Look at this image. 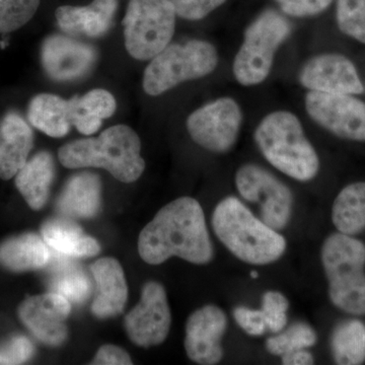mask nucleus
<instances>
[{
    "label": "nucleus",
    "mask_w": 365,
    "mask_h": 365,
    "mask_svg": "<svg viewBox=\"0 0 365 365\" xmlns=\"http://www.w3.org/2000/svg\"><path fill=\"white\" fill-rule=\"evenodd\" d=\"M138 253L150 265L172 257L199 265L212 260V242L200 203L181 197L163 206L139 235Z\"/></svg>",
    "instance_id": "obj_1"
},
{
    "label": "nucleus",
    "mask_w": 365,
    "mask_h": 365,
    "mask_svg": "<svg viewBox=\"0 0 365 365\" xmlns=\"http://www.w3.org/2000/svg\"><path fill=\"white\" fill-rule=\"evenodd\" d=\"M212 227L225 248L248 264L267 265L279 260L287 250L284 237L235 197H227L217 204Z\"/></svg>",
    "instance_id": "obj_2"
},
{
    "label": "nucleus",
    "mask_w": 365,
    "mask_h": 365,
    "mask_svg": "<svg viewBox=\"0 0 365 365\" xmlns=\"http://www.w3.org/2000/svg\"><path fill=\"white\" fill-rule=\"evenodd\" d=\"M254 139L265 160L292 179L309 182L318 175V153L294 113H269L257 125Z\"/></svg>",
    "instance_id": "obj_3"
},
{
    "label": "nucleus",
    "mask_w": 365,
    "mask_h": 365,
    "mask_svg": "<svg viewBox=\"0 0 365 365\" xmlns=\"http://www.w3.org/2000/svg\"><path fill=\"white\" fill-rule=\"evenodd\" d=\"M141 143L136 132L126 125H116L97 138L79 139L62 146L58 158L68 169L102 168L118 181L132 182L145 169Z\"/></svg>",
    "instance_id": "obj_4"
},
{
    "label": "nucleus",
    "mask_w": 365,
    "mask_h": 365,
    "mask_svg": "<svg viewBox=\"0 0 365 365\" xmlns=\"http://www.w3.org/2000/svg\"><path fill=\"white\" fill-rule=\"evenodd\" d=\"M322 263L334 306L352 314H365V246L352 235L327 237Z\"/></svg>",
    "instance_id": "obj_5"
},
{
    "label": "nucleus",
    "mask_w": 365,
    "mask_h": 365,
    "mask_svg": "<svg viewBox=\"0 0 365 365\" xmlns=\"http://www.w3.org/2000/svg\"><path fill=\"white\" fill-rule=\"evenodd\" d=\"M287 16L275 9L262 11L244 33L232 62L234 78L242 86L263 83L270 76L278 49L292 34Z\"/></svg>",
    "instance_id": "obj_6"
},
{
    "label": "nucleus",
    "mask_w": 365,
    "mask_h": 365,
    "mask_svg": "<svg viewBox=\"0 0 365 365\" xmlns=\"http://www.w3.org/2000/svg\"><path fill=\"white\" fill-rule=\"evenodd\" d=\"M220 62L212 43L191 40L184 44H169L151 59L143 76V90L148 95H162L185 81L205 78Z\"/></svg>",
    "instance_id": "obj_7"
},
{
    "label": "nucleus",
    "mask_w": 365,
    "mask_h": 365,
    "mask_svg": "<svg viewBox=\"0 0 365 365\" xmlns=\"http://www.w3.org/2000/svg\"><path fill=\"white\" fill-rule=\"evenodd\" d=\"M177 16L170 0H130L123 20L127 51L138 60L157 56L172 41Z\"/></svg>",
    "instance_id": "obj_8"
},
{
    "label": "nucleus",
    "mask_w": 365,
    "mask_h": 365,
    "mask_svg": "<svg viewBox=\"0 0 365 365\" xmlns=\"http://www.w3.org/2000/svg\"><path fill=\"white\" fill-rule=\"evenodd\" d=\"M235 180L240 195L260 205L261 220L266 225L277 232L287 227L294 205V195L287 185L256 163L242 165Z\"/></svg>",
    "instance_id": "obj_9"
},
{
    "label": "nucleus",
    "mask_w": 365,
    "mask_h": 365,
    "mask_svg": "<svg viewBox=\"0 0 365 365\" xmlns=\"http://www.w3.org/2000/svg\"><path fill=\"white\" fill-rule=\"evenodd\" d=\"M244 114L234 98L222 97L195 110L187 119L194 143L216 153H225L237 143Z\"/></svg>",
    "instance_id": "obj_10"
},
{
    "label": "nucleus",
    "mask_w": 365,
    "mask_h": 365,
    "mask_svg": "<svg viewBox=\"0 0 365 365\" xmlns=\"http://www.w3.org/2000/svg\"><path fill=\"white\" fill-rule=\"evenodd\" d=\"M304 108L314 122L334 135L365 141V103L354 96L309 91Z\"/></svg>",
    "instance_id": "obj_11"
},
{
    "label": "nucleus",
    "mask_w": 365,
    "mask_h": 365,
    "mask_svg": "<svg viewBox=\"0 0 365 365\" xmlns=\"http://www.w3.org/2000/svg\"><path fill=\"white\" fill-rule=\"evenodd\" d=\"M170 323L167 292L162 284L150 281L143 287L139 304L125 318L127 335L139 347L160 345L169 335Z\"/></svg>",
    "instance_id": "obj_12"
},
{
    "label": "nucleus",
    "mask_w": 365,
    "mask_h": 365,
    "mask_svg": "<svg viewBox=\"0 0 365 365\" xmlns=\"http://www.w3.org/2000/svg\"><path fill=\"white\" fill-rule=\"evenodd\" d=\"M299 81L307 91L319 93L356 96L364 91L356 66L338 53H322L307 60Z\"/></svg>",
    "instance_id": "obj_13"
},
{
    "label": "nucleus",
    "mask_w": 365,
    "mask_h": 365,
    "mask_svg": "<svg viewBox=\"0 0 365 365\" xmlns=\"http://www.w3.org/2000/svg\"><path fill=\"white\" fill-rule=\"evenodd\" d=\"M71 312L68 299L50 292L24 300L19 307V317L37 339L55 347L63 344L67 339L66 319Z\"/></svg>",
    "instance_id": "obj_14"
},
{
    "label": "nucleus",
    "mask_w": 365,
    "mask_h": 365,
    "mask_svg": "<svg viewBox=\"0 0 365 365\" xmlns=\"http://www.w3.org/2000/svg\"><path fill=\"white\" fill-rule=\"evenodd\" d=\"M227 328V316L220 307L209 304L194 312L186 324L185 350L189 359L202 365L220 362L222 340Z\"/></svg>",
    "instance_id": "obj_15"
},
{
    "label": "nucleus",
    "mask_w": 365,
    "mask_h": 365,
    "mask_svg": "<svg viewBox=\"0 0 365 365\" xmlns=\"http://www.w3.org/2000/svg\"><path fill=\"white\" fill-rule=\"evenodd\" d=\"M41 60L46 73L57 81H76L95 66L97 53L91 45L62 35H53L44 41Z\"/></svg>",
    "instance_id": "obj_16"
},
{
    "label": "nucleus",
    "mask_w": 365,
    "mask_h": 365,
    "mask_svg": "<svg viewBox=\"0 0 365 365\" xmlns=\"http://www.w3.org/2000/svg\"><path fill=\"white\" fill-rule=\"evenodd\" d=\"M97 287L91 312L98 319H108L123 312L128 287L121 264L113 258H102L91 266Z\"/></svg>",
    "instance_id": "obj_17"
},
{
    "label": "nucleus",
    "mask_w": 365,
    "mask_h": 365,
    "mask_svg": "<svg viewBox=\"0 0 365 365\" xmlns=\"http://www.w3.org/2000/svg\"><path fill=\"white\" fill-rule=\"evenodd\" d=\"M118 9V0H93L86 6H60L57 24L68 35L98 38L111 28Z\"/></svg>",
    "instance_id": "obj_18"
},
{
    "label": "nucleus",
    "mask_w": 365,
    "mask_h": 365,
    "mask_svg": "<svg viewBox=\"0 0 365 365\" xmlns=\"http://www.w3.org/2000/svg\"><path fill=\"white\" fill-rule=\"evenodd\" d=\"M1 136L0 178L9 180L28 162L33 148V132L20 115L9 113L2 121Z\"/></svg>",
    "instance_id": "obj_19"
},
{
    "label": "nucleus",
    "mask_w": 365,
    "mask_h": 365,
    "mask_svg": "<svg viewBox=\"0 0 365 365\" xmlns=\"http://www.w3.org/2000/svg\"><path fill=\"white\" fill-rule=\"evenodd\" d=\"M102 184L97 175L81 173L68 180L57 200L56 207L64 217L88 220L101 207Z\"/></svg>",
    "instance_id": "obj_20"
},
{
    "label": "nucleus",
    "mask_w": 365,
    "mask_h": 365,
    "mask_svg": "<svg viewBox=\"0 0 365 365\" xmlns=\"http://www.w3.org/2000/svg\"><path fill=\"white\" fill-rule=\"evenodd\" d=\"M41 234L49 248L72 258L96 256L101 246L93 237L86 235L71 218H53L41 228Z\"/></svg>",
    "instance_id": "obj_21"
},
{
    "label": "nucleus",
    "mask_w": 365,
    "mask_h": 365,
    "mask_svg": "<svg viewBox=\"0 0 365 365\" xmlns=\"http://www.w3.org/2000/svg\"><path fill=\"white\" fill-rule=\"evenodd\" d=\"M51 257L49 246L36 234L21 235L0 245V264L14 272L44 268Z\"/></svg>",
    "instance_id": "obj_22"
},
{
    "label": "nucleus",
    "mask_w": 365,
    "mask_h": 365,
    "mask_svg": "<svg viewBox=\"0 0 365 365\" xmlns=\"http://www.w3.org/2000/svg\"><path fill=\"white\" fill-rule=\"evenodd\" d=\"M54 174V160L47 151L37 153L16 174V188L34 210H40L47 202Z\"/></svg>",
    "instance_id": "obj_23"
},
{
    "label": "nucleus",
    "mask_w": 365,
    "mask_h": 365,
    "mask_svg": "<svg viewBox=\"0 0 365 365\" xmlns=\"http://www.w3.org/2000/svg\"><path fill=\"white\" fill-rule=\"evenodd\" d=\"M71 125L81 133L91 135L102 126L103 120L116 111V101L105 90H93L69 100Z\"/></svg>",
    "instance_id": "obj_24"
},
{
    "label": "nucleus",
    "mask_w": 365,
    "mask_h": 365,
    "mask_svg": "<svg viewBox=\"0 0 365 365\" xmlns=\"http://www.w3.org/2000/svg\"><path fill=\"white\" fill-rule=\"evenodd\" d=\"M72 257L57 252L52 254L50 292L62 295L71 304H83L91 294V282L83 268L71 260Z\"/></svg>",
    "instance_id": "obj_25"
},
{
    "label": "nucleus",
    "mask_w": 365,
    "mask_h": 365,
    "mask_svg": "<svg viewBox=\"0 0 365 365\" xmlns=\"http://www.w3.org/2000/svg\"><path fill=\"white\" fill-rule=\"evenodd\" d=\"M28 118L34 127L47 135L66 136L71 126L69 100L51 93L36 96L29 105Z\"/></svg>",
    "instance_id": "obj_26"
},
{
    "label": "nucleus",
    "mask_w": 365,
    "mask_h": 365,
    "mask_svg": "<svg viewBox=\"0 0 365 365\" xmlns=\"http://www.w3.org/2000/svg\"><path fill=\"white\" fill-rule=\"evenodd\" d=\"M334 225L341 234L355 235L365 230V182L346 186L332 208Z\"/></svg>",
    "instance_id": "obj_27"
},
{
    "label": "nucleus",
    "mask_w": 365,
    "mask_h": 365,
    "mask_svg": "<svg viewBox=\"0 0 365 365\" xmlns=\"http://www.w3.org/2000/svg\"><path fill=\"white\" fill-rule=\"evenodd\" d=\"M332 352L336 364L357 365L365 361V326L361 322L340 324L332 335Z\"/></svg>",
    "instance_id": "obj_28"
},
{
    "label": "nucleus",
    "mask_w": 365,
    "mask_h": 365,
    "mask_svg": "<svg viewBox=\"0 0 365 365\" xmlns=\"http://www.w3.org/2000/svg\"><path fill=\"white\" fill-rule=\"evenodd\" d=\"M317 343V334L311 326L302 322L292 324L266 341L269 353L282 356L295 350L307 349Z\"/></svg>",
    "instance_id": "obj_29"
},
{
    "label": "nucleus",
    "mask_w": 365,
    "mask_h": 365,
    "mask_svg": "<svg viewBox=\"0 0 365 365\" xmlns=\"http://www.w3.org/2000/svg\"><path fill=\"white\" fill-rule=\"evenodd\" d=\"M336 21L341 32L365 44V0H337Z\"/></svg>",
    "instance_id": "obj_30"
},
{
    "label": "nucleus",
    "mask_w": 365,
    "mask_h": 365,
    "mask_svg": "<svg viewBox=\"0 0 365 365\" xmlns=\"http://www.w3.org/2000/svg\"><path fill=\"white\" fill-rule=\"evenodd\" d=\"M41 0H0V33L25 26L35 16Z\"/></svg>",
    "instance_id": "obj_31"
},
{
    "label": "nucleus",
    "mask_w": 365,
    "mask_h": 365,
    "mask_svg": "<svg viewBox=\"0 0 365 365\" xmlns=\"http://www.w3.org/2000/svg\"><path fill=\"white\" fill-rule=\"evenodd\" d=\"M289 302L285 295L278 292H267L262 299V309L269 331L278 333L287 325V309Z\"/></svg>",
    "instance_id": "obj_32"
},
{
    "label": "nucleus",
    "mask_w": 365,
    "mask_h": 365,
    "mask_svg": "<svg viewBox=\"0 0 365 365\" xmlns=\"http://www.w3.org/2000/svg\"><path fill=\"white\" fill-rule=\"evenodd\" d=\"M281 13L290 18L304 19L319 16L330 7L334 0H274Z\"/></svg>",
    "instance_id": "obj_33"
},
{
    "label": "nucleus",
    "mask_w": 365,
    "mask_h": 365,
    "mask_svg": "<svg viewBox=\"0 0 365 365\" xmlns=\"http://www.w3.org/2000/svg\"><path fill=\"white\" fill-rule=\"evenodd\" d=\"M178 16L187 21H200L225 4L227 0H170Z\"/></svg>",
    "instance_id": "obj_34"
},
{
    "label": "nucleus",
    "mask_w": 365,
    "mask_h": 365,
    "mask_svg": "<svg viewBox=\"0 0 365 365\" xmlns=\"http://www.w3.org/2000/svg\"><path fill=\"white\" fill-rule=\"evenodd\" d=\"M34 346L28 338L18 336L0 347V364H21L32 359Z\"/></svg>",
    "instance_id": "obj_35"
},
{
    "label": "nucleus",
    "mask_w": 365,
    "mask_h": 365,
    "mask_svg": "<svg viewBox=\"0 0 365 365\" xmlns=\"http://www.w3.org/2000/svg\"><path fill=\"white\" fill-rule=\"evenodd\" d=\"M234 318L237 325L250 336H262L268 330L265 317L261 309L237 307L234 309Z\"/></svg>",
    "instance_id": "obj_36"
},
{
    "label": "nucleus",
    "mask_w": 365,
    "mask_h": 365,
    "mask_svg": "<svg viewBox=\"0 0 365 365\" xmlns=\"http://www.w3.org/2000/svg\"><path fill=\"white\" fill-rule=\"evenodd\" d=\"M91 364L128 365L132 364L128 353L115 345H104L98 350Z\"/></svg>",
    "instance_id": "obj_37"
},
{
    "label": "nucleus",
    "mask_w": 365,
    "mask_h": 365,
    "mask_svg": "<svg viewBox=\"0 0 365 365\" xmlns=\"http://www.w3.org/2000/svg\"><path fill=\"white\" fill-rule=\"evenodd\" d=\"M285 365H311L314 364L313 355L307 349L295 350L281 356Z\"/></svg>",
    "instance_id": "obj_38"
},
{
    "label": "nucleus",
    "mask_w": 365,
    "mask_h": 365,
    "mask_svg": "<svg viewBox=\"0 0 365 365\" xmlns=\"http://www.w3.org/2000/svg\"><path fill=\"white\" fill-rule=\"evenodd\" d=\"M251 277L254 278V279H256V278H258L259 277L258 272H257V271H252Z\"/></svg>",
    "instance_id": "obj_39"
}]
</instances>
